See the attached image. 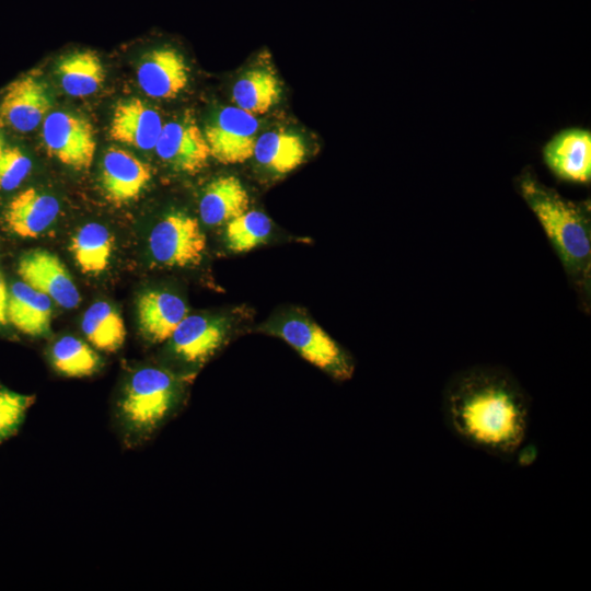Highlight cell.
Masks as SVG:
<instances>
[{
  "label": "cell",
  "instance_id": "6da1fadb",
  "mask_svg": "<svg viewBox=\"0 0 591 591\" xmlns=\"http://www.w3.org/2000/svg\"><path fill=\"white\" fill-rule=\"evenodd\" d=\"M441 410L449 430L489 455L510 460L524 443L531 398L518 379L499 366L479 364L445 384Z\"/></svg>",
  "mask_w": 591,
  "mask_h": 591
},
{
  "label": "cell",
  "instance_id": "7a4b0ae2",
  "mask_svg": "<svg viewBox=\"0 0 591 591\" xmlns=\"http://www.w3.org/2000/svg\"><path fill=\"white\" fill-rule=\"evenodd\" d=\"M515 190L540 222L568 278L589 305L591 281L590 201H575L542 183L525 167Z\"/></svg>",
  "mask_w": 591,
  "mask_h": 591
},
{
  "label": "cell",
  "instance_id": "3957f363",
  "mask_svg": "<svg viewBox=\"0 0 591 591\" xmlns=\"http://www.w3.org/2000/svg\"><path fill=\"white\" fill-rule=\"evenodd\" d=\"M184 386L166 368L143 366L124 381L112 422L121 444L136 449L150 441L179 410Z\"/></svg>",
  "mask_w": 591,
  "mask_h": 591
},
{
  "label": "cell",
  "instance_id": "277c9868",
  "mask_svg": "<svg viewBox=\"0 0 591 591\" xmlns=\"http://www.w3.org/2000/svg\"><path fill=\"white\" fill-rule=\"evenodd\" d=\"M269 332L332 378L339 381L351 378L355 370L351 356L309 318L298 314L288 315L273 324Z\"/></svg>",
  "mask_w": 591,
  "mask_h": 591
},
{
  "label": "cell",
  "instance_id": "5b68a950",
  "mask_svg": "<svg viewBox=\"0 0 591 591\" xmlns=\"http://www.w3.org/2000/svg\"><path fill=\"white\" fill-rule=\"evenodd\" d=\"M42 137L47 153L74 170L91 166L96 140L91 123L66 112L49 113L43 121Z\"/></svg>",
  "mask_w": 591,
  "mask_h": 591
},
{
  "label": "cell",
  "instance_id": "8992f818",
  "mask_svg": "<svg viewBox=\"0 0 591 591\" xmlns=\"http://www.w3.org/2000/svg\"><path fill=\"white\" fill-rule=\"evenodd\" d=\"M206 237L198 221L183 212H173L150 232L149 250L155 262L165 266H193L200 263Z\"/></svg>",
  "mask_w": 591,
  "mask_h": 591
},
{
  "label": "cell",
  "instance_id": "52a82bcc",
  "mask_svg": "<svg viewBox=\"0 0 591 591\" xmlns=\"http://www.w3.org/2000/svg\"><path fill=\"white\" fill-rule=\"evenodd\" d=\"M258 121L237 106H227L206 126L210 155L223 164L243 163L254 154Z\"/></svg>",
  "mask_w": 591,
  "mask_h": 591
},
{
  "label": "cell",
  "instance_id": "ba28073f",
  "mask_svg": "<svg viewBox=\"0 0 591 591\" xmlns=\"http://www.w3.org/2000/svg\"><path fill=\"white\" fill-rule=\"evenodd\" d=\"M154 149L173 170L186 174L200 172L211 157L204 131L189 115L164 124Z\"/></svg>",
  "mask_w": 591,
  "mask_h": 591
},
{
  "label": "cell",
  "instance_id": "9c48e42d",
  "mask_svg": "<svg viewBox=\"0 0 591 591\" xmlns=\"http://www.w3.org/2000/svg\"><path fill=\"white\" fill-rule=\"evenodd\" d=\"M18 274L23 282L46 294L63 309L79 305L80 293L72 277L60 258L54 253L32 250L19 260Z\"/></svg>",
  "mask_w": 591,
  "mask_h": 591
},
{
  "label": "cell",
  "instance_id": "30bf717a",
  "mask_svg": "<svg viewBox=\"0 0 591 591\" xmlns=\"http://www.w3.org/2000/svg\"><path fill=\"white\" fill-rule=\"evenodd\" d=\"M227 331L225 322L219 317L186 315L167 339L169 351L186 368H198L222 346Z\"/></svg>",
  "mask_w": 591,
  "mask_h": 591
},
{
  "label": "cell",
  "instance_id": "8fae6325",
  "mask_svg": "<svg viewBox=\"0 0 591 591\" xmlns=\"http://www.w3.org/2000/svg\"><path fill=\"white\" fill-rule=\"evenodd\" d=\"M545 165L559 181L587 185L591 181V131L581 127L565 128L543 147Z\"/></svg>",
  "mask_w": 591,
  "mask_h": 591
},
{
  "label": "cell",
  "instance_id": "7c38bea8",
  "mask_svg": "<svg viewBox=\"0 0 591 591\" xmlns=\"http://www.w3.org/2000/svg\"><path fill=\"white\" fill-rule=\"evenodd\" d=\"M51 108V100L44 82L27 74L13 81L0 104V124L20 132L35 129Z\"/></svg>",
  "mask_w": 591,
  "mask_h": 591
},
{
  "label": "cell",
  "instance_id": "4fadbf2b",
  "mask_svg": "<svg viewBox=\"0 0 591 591\" xmlns=\"http://www.w3.org/2000/svg\"><path fill=\"white\" fill-rule=\"evenodd\" d=\"M151 167L129 151L109 148L105 151L101 185L106 199L115 205L136 199L151 179Z\"/></svg>",
  "mask_w": 591,
  "mask_h": 591
},
{
  "label": "cell",
  "instance_id": "5bb4252c",
  "mask_svg": "<svg viewBox=\"0 0 591 591\" xmlns=\"http://www.w3.org/2000/svg\"><path fill=\"white\" fill-rule=\"evenodd\" d=\"M137 80L148 96L174 99L188 83V67L184 57L174 48H157L141 58Z\"/></svg>",
  "mask_w": 591,
  "mask_h": 591
},
{
  "label": "cell",
  "instance_id": "9a60e30c",
  "mask_svg": "<svg viewBox=\"0 0 591 591\" xmlns=\"http://www.w3.org/2000/svg\"><path fill=\"white\" fill-rule=\"evenodd\" d=\"M162 127L161 116L155 109L140 99H130L116 105L109 136L117 142L150 150L155 147Z\"/></svg>",
  "mask_w": 591,
  "mask_h": 591
},
{
  "label": "cell",
  "instance_id": "2e32d148",
  "mask_svg": "<svg viewBox=\"0 0 591 591\" xmlns=\"http://www.w3.org/2000/svg\"><path fill=\"white\" fill-rule=\"evenodd\" d=\"M59 201L53 195L27 188L8 204L4 221L11 232L24 239L39 236L57 219Z\"/></svg>",
  "mask_w": 591,
  "mask_h": 591
},
{
  "label": "cell",
  "instance_id": "e0dca14e",
  "mask_svg": "<svg viewBox=\"0 0 591 591\" xmlns=\"http://www.w3.org/2000/svg\"><path fill=\"white\" fill-rule=\"evenodd\" d=\"M186 315L183 299L169 291H146L137 301L140 332L153 344L166 341Z\"/></svg>",
  "mask_w": 591,
  "mask_h": 591
},
{
  "label": "cell",
  "instance_id": "ac0fdd59",
  "mask_svg": "<svg viewBox=\"0 0 591 591\" xmlns=\"http://www.w3.org/2000/svg\"><path fill=\"white\" fill-rule=\"evenodd\" d=\"M53 301L23 281L14 282L9 290L8 322L28 336L49 333Z\"/></svg>",
  "mask_w": 591,
  "mask_h": 591
},
{
  "label": "cell",
  "instance_id": "d6986e66",
  "mask_svg": "<svg viewBox=\"0 0 591 591\" xmlns=\"http://www.w3.org/2000/svg\"><path fill=\"white\" fill-rule=\"evenodd\" d=\"M250 198L234 176H222L210 182L201 196L199 213L208 225H220L248 209Z\"/></svg>",
  "mask_w": 591,
  "mask_h": 591
},
{
  "label": "cell",
  "instance_id": "ffe728a7",
  "mask_svg": "<svg viewBox=\"0 0 591 591\" xmlns=\"http://www.w3.org/2000/svg\"><path fill=\"white\" fill-rule=\"evenodd\" d=\"M57 76L67 94L83 97L95 93L102 86L105 70L94 51L79 50L59 60Z\"/></svg>",
  "mask_w": 591,
  "mask_h": 591
},
{
  "label": "cell",
  "instance_id": "44dd1931",
  "mask_svg": "<svg viewBox=\"0 0 591 591\" xmlns=\"http://www.w3.org/2000/svg\"><path fill=\"white\" fill-rule=\"evenodd\" d=\"M305 153V144L297 134L270 130L257 137L253 157L267 170L283 174L298 167Z\"/></svg>",
  "mask_w": 591,
  "mask_h": 591
},
{
  "label": "cell",
  "instance_id": "7402d4cb",
  "mask_svg": "<svg viewBox=\"0 0 591 591\" xmlns=\"http://www.w3.org/2000/svg\"><path fill=\"white\" fill-rule=\"evenodd\" d=\"M280 95L279 80L266 68L250 69L240 77L232 89L235 106L252 115L268 112L279 102Z\"/></svg>",
  "mask_w": 591,
  "mask_h": 591
},
{
  "label": "cell",
  "instance_id": "603a6c76",
  "mask_svg": "<svg viewBox=\"0 0 591 591\" xmlns=\"http://www.w3.org/2000/svg\"><path fill=\"white\" fill-rule=\"evenodd\" d=\"M114 239L109 230L97 222L82 225L70 241V252L83 274L99 275L111 260Z\"/></svg>",
  "mask_w": 591,
  "mask_h": 591
},
{
  "label": "cell",
  "instance_id": "cb8c5ba5",
  "mask_svg": "<svg viewBox=\"0 0 591 591\" xmlns=\"http://www.w3.org/2000/svg\"><path fill=\"white\" fill-rule=\"evenodd\" d=\"M81 328L88 343L104 352L117 351L126 338L120 313L106 301H96L86 309Z\"/></svg>",
  "mask_w": 591,
  "mask_h": 591
},
{
  "label": "cell",
  "instance_id": "d4e9b609",
  "mask_svg": "<svg viewBox=\"0 0 591 591\" xmlns=\"http://www.w3.org/2000/svg\"><path fill=\"white\" fill-rule=\"evenodd\" d=\"M48 358L54 370L66 378L91 376L103 364L92 345L71 335L57 339L49 349Z\"/></svg>",
  "mask_w": 591,
  "mask_h": 591
},
{
  "label": "cell",
  "instance_id": "484cf974",
  "mask_svg": "<svg viewBox=\"0 0 591 591\" xmlns=\"http://www.w3.org/2000/svg\"><path fill=\"white\" fill-rule=\"evenodd\" d=\"M271 232V221L263 212L246 210L227 224V243L235 253L247 252L263 244Z\"/></svg>",
  "mask_w": 591,
  "mask_h": 591
},
{
  "label": "cell",
  "instance_id": "4316f807",
  "mask_svg": "<svg viewBox=\"0 0 591 591\" xmlns=\"http://www.w3.org/2000/svg\"><path fill=\"white\" fill-rule=\"evenodd\" d=\"M33 403V395L0 387V443L18 432Z\"/></svg>",
  "mask_w": 591,
  "mask_h": 591
},
{
  "label": "cell",
  "instance_id": "83f0119b",
  "mask_svg": "<svg viewBox=\"0 0 591 591\" xmlns=\"http://www.w3.org/2000/svg\"><path fill=\"white\" fill-rule=\"evenodd\" d=\"M31 160L15 147H0V190L16 188L28 175Z\"/></svg>",
  "mask_w": 591,
  "mask_h": 591
},
{
  "label": "cell",
  "instance_id": "f1b7e54d",
  "mask_svg": "<svg viewBox=\"0 0 591 591\" xmlns=\"http://www.w3.org/2000/svg\"><path fill=\"white\" fill-rule=\"evenodd\" d=\"M8 300L9 290L7 288L5 280L0 273V325H5L8 323Z\"/></svg>",
  "mask_w": 591,
  "mask_h": 591
},
{
  "label": "cell",
  "instance_id": "f546056e",
  "mask_svg": "<svg viewBox=\"0 0 591 591\" xmlns=\"http://www.w3.org/2000/svg\"><path fill=\"white\" fill-rule=\"evenodd\" d=\"M3 146L2 139L0 138V147Z\"/></svg>",
  "mask_w": 591,
  "mask_h": 591
}]
</instances>
